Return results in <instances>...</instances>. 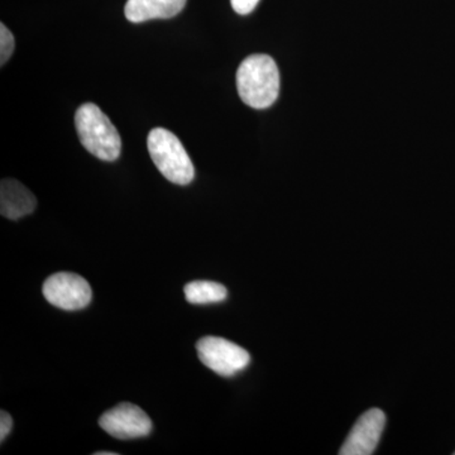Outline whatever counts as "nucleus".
Returning a JSON list of instances; mask_svg holds the SVG:
<instances>
[{
	"label": "nucleus",
	"instance_id": "nucleus-1",
	"mask_svg": "<svg viewBox=\"0 0 455 455\" xmlns=\"http://www.w3.org/2000/svg\"><path fill=\"white\" fill-rule=\"evenodd\" d=\"M236 89L248 107H271L280 92V71L275 60L262 53L247 57L236 71Z\"/></svg>",
	"mask_w": 455,
	"mask_h": 455
},
{
	"label": "nucleus",
	"instance_id": "nucleus-13",
	"mask_svg": "<svg viewBox=\"0 0 455 455\" xmlns=\"http://www.w3.org/2000/svg\"><path fill=\"white\" fill-rule=\"evenodd\" d=\"M12 427H13V419H12V416L7 411L3 410L0 412V442H4L8 434L11 433Z\"/></svg>",
	"mask_w": 455,
	"mask_h": 455
},
{
	"label": "nucleus",
	"instance_id": "nucleus-9",
	"mask_svg": "<svg viewBox=\"0 0 455 455\" xmlns=\"http://www.w3.org/2000/svg\"><path fill=\"white\" fill-rule=\"evenodd\" d=\"M188 0H127L125 18L132 23L151 20H167L178 16Z\"/></svg>",
	"mask_w": 455,
	"mask_h": 455
},
{
	"label": "nucleus",
	"instance_id": "nucleus-10",
	"mask_svg": "<svg viewBox=\"0 0 455 455\" xmlns=\"http://www.w3.org/2000/svg\"><path fill=\"white\" fill-rule=\"evenodd\" d=\"M184 291L187 300L196 305L215 304L226 300L228 296L224 284L212 281H194L185 286Z\"/></svg>",
	"mask_w": 455,
	"mask_h": 455
},
{
	"label": "nucleus",
	"instance_id": "nucleus-3",
	"mask_svg": "<svg viewBox=\"0 0 455 455\" xmlns=\"http://www.w3.org/2000/svg\"><path fill=\"white\" fill-rule=\"evenodd\" d=\"M149 155L158 171L176 185H188L196 178L193 161L175 134L155 128L147 140Z\"/></svg>",
	"mask_w": 455,
	"mask_h": 455
},
{
	"label": "nucleus",
	"instance_id": "nucleus-5",
	"mask_svg": "<svg viewBox=\"0 0 455 455\" xmlns=\"http://www.w3.org/2000/svg\"><path fill=\"white\" fill-rule=\"evenodd\" d=\"M44 299L62 310H80L92 301V287L85 278L70 272H59L44 281Z\"/></svg>",
	"mask_w": 455,
	"mask_h": 455
},
{
	"label": "nucleus",
	"instance_id": "nucleus-4",
	"mask_svg": "<svg viewBox=\"0 0 455 455\" xmlns=\"http://www.w3.org/2000/svg\"><path fill=\"white\" fill-rule=\"evenodd\" d=\"M200 361L212 372L232 377L251 363V355L242 347L220 337H204L196 343Z\"/></svg>",
	"mask_w": 455,
	"mask_h": 455
},
{
	"label": "nucleus",
	"instance_id": "nucleus-12",
	"mask_svg": "<svg viewBox=\"0 0 455 455\" xmlns=\"http://www.w3.org/2000/svg\"><path fill=\"white\" fill-rule=\"evenodd\" d=\"M230 3H232V7L236 13L245 16V14L252 13L259 0H230Z\"/></svg>",
	"mask_w": 455,
	"mask_h": 455
},
{
	"label": "nucleus",
	"instance_id": "nucleus-2",
	"mask_svg": "<svg viewBox=\"0 0 455 455\" xmlns=\"http://www.w3.org/2000/svg\"><path fill=\"white\" fill-rule=\"evenodd\" d=\"M75 127L84 148L99 160L112 163L122 151V140L107 114L92 103L83 104L75 114Z\"/></svg>",
	"mask_w": 455,
	"mask_h": 455
},
{
	"label": "nucleus",
	"instance_id": "nucleus-11",
	"mask_svg": "<svg viewBox=\"0 0 455 455\" xmlns=\"http://www.w3.org/2000/svg\"><path fill=\"white\" fill-rule=\"evenodd\" d=\"M16 42L13 35L9 31L4 23L0 25V65L4 66L13 53Z\"/></svg>",
	"mask_w": 455,
	"mask_h": 455
},
{
	"label": "nucleus",
	"instance_id": "nucleus-7",
	"mask_svg": "<svg viewBox=\"0 0 455 455\" xmlns=\"http://www.w3.org/2000/svg\"><path fill=\"white\" fill-rule=\"evenodd\" d=\"M386 415L382 410L371 409L358 419L348 438L340 448V455H371L379 447Z\"/></svg>",
	"mask_w": 455,
	"mask_h": 455
},
{
	"label": "nucleus",
	"instance_id": "nucleus-8",
	"mask_svg": "<svg viewBox=\"0 0 455 455\" xmlns=\"http://www.w3.org/2000/svg\"><path fill=\"white\" fill-rule=\"evenodd\" d=\"M36 206L37 199L25 185L17 180H3L0 185V212L3 217L18 220L32 214Z\"/></svg>",
	"mask_w": 455,
	"mask_h": 455
},
{
	"label": "nucleus",
	"instance_id": "nucleus-6",
	"mask_svg": "<svg viewBox=\"0 0 455 455\" xmlns=\"http://www.w3.org/2000/svg\"><path fill=\"white\" fill-rule=\"evenodd\" d=\"M99 425L113 438L121 440L145 438L152 430L149 416L140 407L128 403L104 412Z\"/></svg>",
	"mask_w": 455,
	"mask_h": 455
},
{
	"label": "nucleus",
	"instance_id": "nucleus-14",
	"mask_svg": "<svg viewBox=\"0 0 455 455\" xmlns=\"http://www.w3.org/2000/svg\"><path fill=\"white\" fill-rule=\"evenodd\" d=\"M116 453H109V451H97L95 455H116Z\"/></svg>",
	"mask_w": 455,
	"mask_h": 455
}]
</instances>
